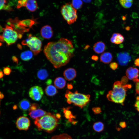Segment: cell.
Segmentation results:
<instances>
[{
    "mask_svg": "<svg viewBox=\"0 0 139 139\" xmlns=\"http://www.w3.org/2000/svg\"><path fill=\"white\" fill-rule=\"evenodd\" d=\"M74 51L72 41L63 38L56 41L48 43L44 50L47 59L56 68L67 64L73 56Z\"/></svg>",
    "mask_w": 139,
    "mask_h": 139,
    "instance_id": "6da1fadb",
    "label": "cell"
},
{
    "mask_svg": "<svg viewBox=\"0 0 139 139\" xmlns=\"http://www.w3.org/2000/svg\"><path fill=\"white\" fill-rule=\"evenodd\" d=\"M131 86V85H125L121 81H116L114 84L112 90L108 92L107 98L110 101L123 104L126 96L127 90L130 88Z\"/></svg>",
    "mask_w": 139,
    "mask_h": 139,
    "instance_id": "7a4b0ae2",
    "label": "cell"
},
{
    "mask_svg": "<svg viewBox=\"0 0 139 139\" xmlns=\"http://www.w3.org/2000/svg\"><path fill=\"white\" fill-rule=\"evenodd\" d=\"M59 121L55 116L48 112L47 114L38 118L34 122L39 131H43L49 133L54 132L57 127Z\"/></svg>",
    "mask_w": 139,
    "mask_h": 139,
    "instance_id": "3957f363",
    "label": "cell"
},
{
    "mask_svg": "<svg viewBox=\"0 0 139 139\" xmlns=\"http://www.w3.org/2000/svg\"><path fill=\"white\" fill-rule=\"evenodd\" d=\"M65 97L68 104H73L81 108L86 106L90 101V95L79 93L77 91L73 93L69 90H66Z\"/></svg>",
    "mask_w": 139,
    "mask_h": 139,
    "instance_id": "277c9868",
    "label": "cell"
},
{
    "mask_svg": "<svg viewBox=\"0 0 139 139\" xmlns=\"http://www.w3.org/2000/svg\"><path fill=\"white\" fill-rule=\"evenodd\" d=\"M61 12L64 19L69 24L76 21L77 16V10L70 3L63 5L61 7Z\"/></svg>",
    "mask_w": 139,
    "mask_h": 139,
    "instance_id": "5b68a950",
    "label": "cell"
},
{
    "mask_svg": "<svg viewBox=\"0 0 139 139\" xmlns=\"http://www.w3.org/2000/svg\"><path fill=\"white\" fill-rule=\"evenodd\" d=\"M22 45H27L35 55L38 54L41 50L42 45L41 40L37 37L29 34L28 39L23 41Z\"/></svg>",
    "mask_w": 139,
    "mask_h": 139,
    "instance_id": "8992f818",
    "label": "cell"
},
{
    "mask_svg": "<svg viewBox=\"0 0 139 139\" xmlns=\"http://www.w3.org/2000/svg\"><path fill=\"white\" fill-rule=\"evenodd\" d=\"M18 36L16 31L13 30L12 27L6 25L2 36L4 41L8 45L15 43L18 38Z\"/></svg>",
    "mask_w": 139,
    "mask_h": 139,
    "instance_id": "52a82bcc",
    "label": "cell"
},
{
    "mask_svg": "<svg viewBox=\"0 0 139 139\" xmlns=\"http://www.w3.org/2000/svg\"><path fill=\"white\" fill-rule=\"evenodd\" d=\"M29 94V97L33 100L39 101L43 96L44 91L41 87L38 86H34L30 89Z\"/></svg>",
    "mask_w": 139,
    "mask_h": 139,
    "instance_id": "ba28073f",
    "label": "cell"
},
{
    "mask_svg": "<svg viewBox=\"0 0 139 139\" xmlns=\"http://www.w3.org/2000/svg\"><path fill=\"white\" fill-rule=\"evenodd\" d=\"M16 125L18 129L20 130L27 131L30 125V121L27 117L21 116L17 118Z\"/></svg>",
    "mask_w": 139,
    "mask_h": 139,
    "instance_id": "9c48e42d",
    "label": "cell"
},
{
    "mask_svg": "<svg viewBox=\"0 0 139 139\" xmlns=\"http://www.w3.org/2000/svg\"><path fill=\"white\" fill-rule=\"evenodd\" d=\"M131 58L128 53L124 52L119 53L117 55V60L119 64L122 66L127 64L131 61Z\"/></svg>",
    "mask_w": 139,
    "mask_h": 139,
    "instance_id": "30bf717a",
    "label": "cell"
},
{
    "mask_svg": "<svg viewBox=\"0 0 139 139\" xmlns=\"http://www.w3.org/2000/svg\"><path fill=\"white\" fill-rule=\"evenodd\" d=\"M40 34L42 37L45 39H48L51 38L53 35L52 28L48 25L44 26L41 29Z\"/></svg>",
    "mask_w": 139,
    "mask_h": 139,
    "instance_id": "8fae6325",
    "label": "cell"
},
{
    "mask_svg": "<svg viewBox=\"0 0 139 139\" xmlns=\"http://www.w3.org/2000/svg\"><path fill=\"white\" fill-rule=\"evenodd\" d=\"M71 108V107H68L66 108H63L62 109L64 116L66 119H68L69 122L73 125H75L77 121L74 120L76 118V116L73 115L71 111L69 110Z\"/></svg>",
    "mask_w": 139,
    "mask_h": 139,
    "instance_id": "7c38bea8",
    "label": "cell"
},
{
    "mask_svg": "<svg viewBox=\"0 0 139 139\" xmlns=\"http://www.w3.org/2000/svg\"><path fill=\"white\" fill-rule=\"evenodd\" d=\"M139 71L136 68L130 67L127 70L126 74L128 78L130 80H133L137 78L139 76Z\"/></svg>",
    "mask_w": 139,
    "mask_h": 139,
    "instance_id": "4fadbf2b",
    "label": "cell"
},
{
    "mask_svg": "<svg viewBox=\"0 0 139 139\" xmlns=\"http://www.w3.org/2000/svg\"><path fill=\"white\" fill-rule=\"evenodd\" d=\"M63 75L67 80L68 81L72 80L76 76V71L74 68H69L65 70L63 73Z\"/></svg>",
    "mask_w": 139,
    "mask_h": 139,
    "instance_id": "5bb4252c",
    "label": "cell"
},
{
    "mask_svg": "<svg viewBox=\"0 0 139 139\" xmlns=\"http://www.w3.org/2000/svg\"><path fill=\"white\" fill-rule=\"evenodd\" d=\"M48 112L40 109L29 112V115L33 119H36L41 117Z\"/></svg>",
    "mask_w": 139,
    "mask_h": 139,
    "instance_id": "9a60e30c",
    "label": "cell"
},
{
    "mask_svg": "<svg viewBox=\"0 0 139 139\" xmlns=\"http://www.w3.org/2000/svg\"><path fill=\"white\" fill-rule=\"evenodd\" d=\"M124 40L123 36L121 34L114 33L112 35L110 39L111 42L116 44H119L122 43Z\"/></svg>",
    "mask_w": 139,
    "mask_h": 139,
    "instance_id": "2e32d148",
    "label": "cell"
},
{
    "mask_svg": "<svg viewBox=\"0 0 139 139\" xmlns=\"http://www.w3.org/2000/svg\"><path fill=\"white\" fill-rule=\"evenodd\" d=\"M93 50L96 53L98 54L103 53L106 49L105 44L101 41H99L95 43L93 47Z\"/></svg>",
    "mask_w": 139,
    "mask_h": 139,
    "instance_id": "e0dca14e",
    "label": "cell"
},
{
    "mask_svg": "<svg viewBox=\"0 0 139 139\" xmlns=\"http://www.w3.org/2000/svg\"><path fill=\"white\" fill-rule=\"evenodd\" d=\"M113 57L111 54L107 52L103 53L100 56V61L104 64H108L112 60Z\"/></svg>",
    "mask_w": 139,
    "mask_h": 139,
    "instance_id": "ac0fdd59",
    "label": "cell"
},
{
    "mask_svg": "<svg viewBox=\"0 0 139 139\" xmlns=\"http://www.w3.org/2000/svg\"><path fill=\"white\" fill-rule=\"evenodd\" d=\"M25 7L29 11L34 12L38 8L37 2L36 0H27Z\"/></svg>",
    "mask_w": 139,
    "mask_h": 139,
    "instance_id": "d6986e66",
    "label": "cell"
},
{
    "mask_svg": "<svg viewBox=\"0 0 139 139\" xmlns=\"http://www.w3.org/2000/svg\"><path fill=\"white\" fill-rule=\"evenodd\" d=\"M54 83L56 88L58 89H62L65 86L66 81L63 78L58 77L55 79Z\"/></svg>",
    "mask_w": 139,
    "mask_h": 139,
    "instance_id": "ffe728a7",
    "label": "cell"
},
{
    "mask_svg": "<svg viewBox=\"0 0 139 139\" xmlns=\"http://www.w3.org/2000/svg\"><path fill=\"white\" fill-rule=\"evenodd\" d=\"M31 104L28 100L27 99H24L19 102V106L21 110L26 111L29 110Z\"/></svg>",
    "mask_w": 139,
    "mask_h": 139,
    "instance_id": "44dd1931",
    "label": "cell"
},
{
    "mask_svg": "<svg viewBox=\"0 0 139 139\" xmlns=\"http://www.w3.org/2000/svg\"><path fill=\"white\" fill-rule=\"evenodd\" d=\"M45 91L46 94L49 96H54L58 92L56 87L52 85L48 86L45 89Z\"/></svg>",
    "mask_w": 139,
    "mask_h": 139,
    "instance_id": "7402d4cb",
    "label": "cell"
},
{
    "mask_svg": "<svg viewBox=\"0 0 139 139\" xmlns=\"http://www.w3.org/2000/svg\"><path fill=\"white\" fill-rule=\"evenodd\" d=\"M33 57L32 51L27 50L22 53L20 55L21 59L24 61H28L31 59Z\"/></svg>",
    "mask_w": 139,
    "mask_h": 139,
    "instance_id": "603a6c76",
    "label": "cell"
},
{
    "mask_svg": "<svg viewBox=\"0 0 139 139\" xmlns=\"http://www.w3.org/2000/svg\"><path fill=\"white\" fill-rule=\"evenodd\" d=\"M94 130L96 132H102L104 129L103 124L101 121H98L94 123L93 125Z\"/></svg>",
    "mask_w": 139,
    "mask_h": 139,
    "instance_id": "cb8c5ba5",
    "label": "cell"
},
{
    "mask_svg": "<svg viewBox=\"0 0 139 139\" xmlns=\"http://www.w3.org/2000/svg\"><path fill=\"white\" fill-rule=\"evenodd\" d=\"M38 78L40 80L46 79L48 76V74L47 70L45 69H41L39 70L37 73Z\"/></svg>",
    "mask_w": 139,
    "mask_h": 139,
    "instance_id": "d4e9b609",
    "label": "cell"
},
{
    "mask_svg": "<svg viewBox=\"0 0 139 139\" xmlns=\"http://www.w3.org/2000/svg\"><path fill=\"white\" fill-rule=\"evenodd\" d=\"M133 0H119L121 5L124 8H128L131 7L133 4Z\"/></svg>",
    "mask_w": 139,
    "mask_h": 139,
    "instance_id": "484cf974",
    "label": "cell"
},
{
    "mask_svg": "<svg viewBox=\"0 0 139 139\" xmlns=\"http://www.w3.org/2000/svg\"><path fill=\"white\" fill-rule=\"evenodd\" d=\"M50 139H72V137L66 133H64L54 135Z\"/></svg>",
    "mask_w": 139,
    "mask_h": 139,
    "instance_id": "4316f807",
    "label": "cell"
},
{
    "mask_svg": "<svg viewBox=\"0 0 139 139\" xmlns=\"http://www.w3.org/2000/svg\"><path fill=\"white\" fill-rule=\"evenodd\" d=\"M71 4L73 7L76 10L81 7L83 3L81 0H72Z\"/></svg>",
    "mask_w": 139,
    "mask_h": 139,
    "instance_id": "83f0119b",
    "label": "cell"
},
{
    "mask_svg": "<svg viewBox=\"0 0 139 139\" xmlns=\"http://www.w3.org/2000/svg\"><path fill=\"white\" fill-rule=\"evenodd\" d=\"M27 0H19L18 2L17 8H19L22 7H25Z\"/></svg>",
    "mask_w": 139,
    "mask_h": 139,
    "instance_id": "f1b7e54d",
    "label": "cell"
},
{
    "mask_svg": "<svg viewBox=\"0 0 139 139\" xmlns=\"http://www.w3.org/2000/svg\"><path fill=\"white\" fill-rule=\"evenodd\" d=\"M39 108V106L38 104L36 103L31 104L29 109V112L37 109Z\"/></svg>",
    "mask_w": 139,
    "mask_h": 139,
    "instance_id": "f546056e",
    "label": "cell"
},
{
    "mask_svg": "<svg viewBox=\"0 0 139 139\" xmlns=\"http://www.w3.org/2000/svg\"><path fill=\"white\" fill-rule=\"evenodd\" d=\"M133 81L135 83L136 92L139 94V79L136 78L133 80Z\"/></svg>",
    "mask_w": 139,
    "mask_h": 139,
    "instance_id": "4dcf8cb0",
    "label": "cell"
},
{
    "mask_svg": "<svg viewBox=\"0 0 139 139\" xmlns=\"http://www.w3.org/2000/svg\"><path fill=\"white\" fill-rule=\"evenodd\" d=\"M92 110L95 114H98L102 112L100 108L99 107H94L92 108Z\"/></svg>",
    "mask_w": 139,
    "mask_h": 139,
    "instance_id": "1f68e13d",
    "label": "cell"
},
{
    "mask_svg": "<svg viewBox=\"0 0 139 139\" xmlns=\"http://www.w3.org/2000/svg\"><path fill=\"white\" fill-rule=\"evenodd\" d=\"M3 71L5 75H8L11 73L12 70L10 68L8 67H6L4 68Z\"/></svg>",
    "mask_w": 139,
    "mask_h": 139,
    "instance_id": "d6a6232c",
    "label": "cell"
},
{
    "mask_svg": "<svg viewBox=\"0 0 139 139\" xmlns=\"http://www.w3.org/2000/svg\"><path fill=\"white\" fill-rule=\"evenodd\" d=\"M110 68L113 70H116L118 67V64L115 62L111 63L109 65Z\"/></svg>",
    "mask_w": 139,
    "mask_h": 139,
    "instance_id": "836d02e7",
    "label": "cell"
},
{
    "mask_svg": "<svg viewBox=\"0 0 139 139\" xmlns=\"http://www.w3.org/2000/svg\"><path fill=\"white\" fill-rule=\"evenodd\" d=\"M6 0H0V10L3 9L4 7L6 5Z\"/></svg>",
    "mask_w": 139,
    "mask_h": 139,
    "instance_id": "e575fe53",
    "label": "cell"
},
{
    "mask_svg": "<svg viewBox=\"0 0 139 139\" xmlns=\"http://www.w3.org/2000/svg\"><path fill=\"white\" fill-rule=\"evenodd\" d=\"M135 106L137 110L139 112V96H138L136 98V100L135 104Z\"/></svg>",
    "mask_w": 139,
    "mask_h": 139,
    "instance_id": "d590c367",
    "label": "cell"
},
{
    "mask_svg": "<svg viewBox=\"0 0 139 139\" xmlns=\"http://www.w3.org/2000/svg\"><path fill=\"white\" fill-rule=\"evenodd\" d=\"M135 65L137 67H139V58L136 59L134 62Z\"/></svg>",
    "mask_w": 139,
    "mask_h": 139,
    "instance_id": "8d00e7d4",
    "label": "cell"
},
{
    "mask_svg": "<svg viewBox=\"0 0 139 139\" xmlns=\"http://www.w3.org/2000/svg\"><path fill=\"white\" fill-rule=\"evenodd\" d=\"M120 126L122 128H124L126 127V124L125 122H121L119 123Z\"/></svg>",
    "mask_w": 139,
    "mask_h": 139,
    "instance_id": "74e56055",
    "label": "cell"
},
{
    "mask_svg": "<svg viewBox=\"0 0 139 139\" xmlns=\"http://www.w3.org/2000/svg\"><path fill=\"white\" fill-rule=\"evenodd\" d=\"M12 59L13 62L17 64L18 63V59L15 56H13L12 57Z\"/></svg>",
    "mask_w": 139,
    "mask_h": 139,
    "instance_id": "f35d334b",
    "label": "cell"
},
{
    "mask_svg": "<svg viewBox=\"0 0 139 139\" xmlns=\"http://www.w3.org/2000/svg\"><path fill=\"white\" fill-rule=\"evenodd\" d=\"M91 58L92 60L95 61H97L98 60V58L97 56L93 55L92 56Z\"/></svg>",
    "mask_w": 139,
    "mask_h": 139,
    "instance_id": "ab89813d",
    "label": "cell"
},
{
    "mask_svg": "<svg viewBox=\"0 0 139 139\" xmlns=\"http://www.w3.org/2000/svg\"><path fill=\"white\" fill-rule=\"evenodd\" d=\"M67 87L69 90H71L73 88V85L71 84H67Z\"/></svg>",
    "mask_w": 139,
    "mask_h": 139,
    "instance_id": "60d3db41",
    "label": "cell"
},
{
    "mask_svg": "<svg viewBox=\"0 0 139 139\" xmlns=\"http://www.w3.org/2000/svg\"><path fill=\"white\" fill-rule=\"evenodd\" d=\"M52 83V81L50 79H49L47 80L46 82V84L47 85H49L51 84Z\"/></svg>",
    "mask_w": 139,
    "mask_h": 139,
    "instance_id": "b9f144b4",
    "label": "cell"
},
{
    "mask_svg": "<svg viewBox=\"0 0 139 139\" xmlns=\"http://www.w3.org/2000/svg\"><path fill=\"white\" fill-rule=\"evenodd\" d=\"M58 119H60L61 118V115L59 113H57L55 116Z\"/></svg>",
    "mask_w": 139,
    "mask_h": 139,
    "instance_id": "7bdbcfd3",
    "label": "cell"
},
{
    "mask_svg": "<svg viewBox=\"0 0 139 139\" xmlns=\"http://www.w3.org/2000/svg\"><path fill=\"white\" fill-rule=\"evenodd\" d=\"M4 74L3 72L0 71V79L2 78L3 77Z\"/></svg>",
    "mask_w": 139,
    "mask_h": 139,
    "instance_id": "ee69618b",
    "label": "cell"
},
{
    "mask_svg": "<svg viewBox=\"0 0 139 139\" xmlns=\"http://www.w3.org/2000/svg\"><path fill=\"white\" fill-rule=\"evenodd\" d=\"M133 18H134L136 19L138 18V16L136 14L134 13L132 15Z\"/></svg>",
    "mask_w": 139,
    "mask_h": 139,
    "instance_id": "f6af8a7d",
    "label": "cell"
},
{
    "mask_svg": "<svg viewBox=\"0 0 139 139\" xmlns=\"http://www.w3.org/2000/svg\"><path fill=\"white\" fill-rule=\"evenodd\" d=\"M4 95L0 91V99H2L4 98Z\"/></svg>",
    "mask_w": 139,
    "mask_h": 139,
    "instance_id": "bcb514c9",
    "label": "cell"
},
{
    "mask_svg": "<svg viewBox=\"0 0 139 139\" xmlns=\"http://www.w3.org/2000/svg\"><path fill=\"white\" fill-rule=\"evenodd\" d=\"M130 28L131 27H130L128 26L125 28V29L126 30L129 31L130 30Z\"/></svg>",
    "mask_w": 139,
    "mask_h": 139,
    "instance_id": "7dc6e473",
    "label": "cell"
},
{
    "mask_svg": "<svg viewBox=\"0 0 139 139\" xmlns=\"http://www.w3.org/2000/svg\"><path fill=\"white\" fill-rule=\"evenodd\" d=\"M4 29L3 28L2 26L0 25V33L3 31V30L4 31Z\"/></svg>",
    "mask_w": 139,
    "mask_h": 139,
    "instance_id": "c3c4849f",
    "label": "cell"
},
{
    "mask_svg": "<svg viewBox=\"0 0 139 139\" xmlns=\"http://www.w3.org/2000/svg\"><path fill=\"white\" fill-rule=\"evenodd\" d=\"M0 41H4L3 38L2 36H0Z\"/></svg>",
    "mask_w": 139,
    "mask_h": 139,
    "instance_id": "681fc988",
    "label": "cell"
},
{
    "mask_svg": "<svg viewBox=\"0 0 139 139\" xmlns=\"http://www.w3.org/2000/svg\"><path fill=\"white\" fill-rule=\"evenodd\" d=\"M84 2L86 3H89L92 0H82Z\"/></svg>",
    "mask_w": 139,
    "mask_h": 139,
    "instance_id": "f907efd6",
    "label": "cell"
},
{
    "mask_svg": "<svg viewBox=\"0 0 139 139\" xmlns=\"http://www.w3.org/2000/svg\"><path fill=\"white\" fill-rule=\"evenodd\" d=\"M17 108V107L16 105H14L13 107V109L14 110H15Z\"/></svg>",
    "mask_w": 139,
    "mask_h": 139,
    "instance_id": "816d5d0a",
    "label": "cell"
},
{
    "mask_svg": "<svg viewBox=\"0 0 139 139\" xmlns=\"http://www.w3.org/2000/svg\"><path fill=\"white\" fill-rule=\"evenodd\" d=\"M126 19V17L124 16H123V17H122V20H123V21H125Z\"/></svg>",
    "mask_w": 139,
    "mask_h": 139,
    "instance_id": "f5cc1de1",
    "label": "cell"
},
{
    "mask_svg": "<svg viewBox=\"0 0 139 139\" xmlns=\"http://www.w3.org/2000/svg\"><path fill=\"white\" fill-rule=\"evenodd\" d=\"M2 44L0 42V46H1L2 45Z\"/></svg>",
    "mask_w": 139,
    "mask_h": 139,
    "instance_id": "db71d44e",
    "label": "cell"
},
{
    "mask_svg": "<svg viewBox=\"0 0 139 139\" xmlns=\"http://www.w3.org/2000/svg\"></svg>",
    "mask_w": 139,
    "mask_h": 139,
    "instance_id": "11a10c76",
    "label": "cell"
},
{
    "mask_svg": "<svg viewBox=\"0 0 139 139\" xmlns=\"http://www.w3.org/2000/svg\"></svg>",
    "mask_w": 139,
    "mask_h": 139,
    "instance_id": "9f6ffc18",
    "label": "cell"
},
{
    "mask_svg": "<svg viewBox=\"0 0 139 139\" xmlns=\"http://www.w3.org/2000/svg\"></svg>",
    "mask_w": 139,
    "mask_h": 139,
    "instance_id": "6f0895ef",
    "label": "cell"
}]
</instances>
